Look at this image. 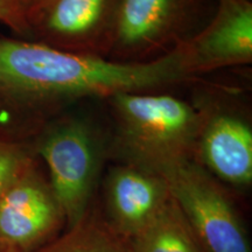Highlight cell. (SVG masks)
<instances>
[{
	"label": "cell",
	"mask_w": 252,
	"mask_h": 252,
	"mask_svg": "<svg viewBox=\"0 0 252 252\" xmlns=\"http://www.w3.org/2000/svg\"><path fill=\"white\" fill-rule=\"evenodd\" d=\"M193 80L180 46L151 61L127 63L0 37V98L50 118L82 99L160 91Z\"/></svg>",
	"instance_id": "1"
},
{
	"label": "cell",
	"mask_w": 252,
	"mask_h": 252,
	"mask_svg": "<svg viewBox=\"0 0 252 252\" xmlns=\"http://www.w3.org/2000/svg\"><path fill=\"white\" fill-rule=\"evenodd\" d=\"M113 118L109 151L124 163L160 174L193 159L200 113L195 103L160 91L106 97Z\"/></svg>",
	"instance_id": "2"
},
{
	"label": "cell",
	"mask_w": 252,
	"mask_h": 252,
	"mask_svg": "<svg viewBox=\"0 0 252 252\" xmlns=\"http://www.w3.org/2000/svg\"><path fill=\"white\" fill-rule=\"evenodd\" d=\"M109 144L98 126L80 115H59L42 126L36 150L69 228L89 212Z\"/></svg>",
	"instance_id": "3"
},
{
	"label": "cell",
	"mask_w": 252,
	"mask_h": 252,
	"mask_svg": "<svg viewBox=\"0 0 252 252\" xmlns=\"http://www.w3.org/2000/svg\"><path fill=\"white\" fill-rule=\"evenodd\" d=\"M206 0H116L108 59L147 62L187 40Z\"/></svg>",
	"instance_id": "4"
},
{
	"label": "cell",
	"mask_w": 252,
	"mask_h": 252,
	"mask_svg": "<svg viewBox=\"0 0 252 252\" xmlns=\"http://www.w3.org/2000/svg\"><path fill=\"white\" fill-rule=\"evenodd\" d=\"M173 200L206 252H251L247 232L226 189L193 159L160 173Z\"/></svg>",
	"instance_id": "5"
},
{
	"label": "cell",
	"mask_w": 252,
	"mask_h": 252,
	"mask_svg": "<svg viewBox=\"0 0 252 252\" xmlns=\"http://www.w3.org/2000/svg\"><path fill=\"white\" fill-rule=\"evenodd\" d=\"M200 122L193 160L234 187L252 182V125L247 113L220 98L196 100Z\"/></svg>",
	"instance_id": "6"
},
{
	"label": "cell",
	"mask_w": 252,
	"mask_h": 252,
	"mask_svg": "<svg viewBox=\"0 0 252 252\" xmlns=\"http://www.w3.org/2000/svg\"><path fill=\"white\" fill-rule=\"evenodd\" d=\"M116 0H45L27 13L40 43L108 59Z\"/></svg>",
	"instance_id": "7"
},
{
	"label": "cell",
	"mask_w": 252,
	"mask_h": 252,
	"mask_svg": "<svg viewBox=\"0 0 252 252\" xmlns=\"http://www.w3.org/2000/svg\"><path fill=\"white\" fill-rule=\"evenodd\" d=\"M63 220L49 182L32 165L0 194V251L25 252L36 247Z\"/></svg>",
	"instance_id": "8"
},
{
	"label": "cell",
	"mask_w": 252,
	"mask_h": 252,
	"mask_svg": "<svg viewBox=\"0 0 252 252\" xmlns=\"http://www.w3.org/2000/svg\"><path fill=\"white\" fill-rule=\"evenodd\" d=\"M185 67L191 77L252 62V4L250 0H223L196 35L181 42Z\"/></svg>",
	"instance_id": "9"
},
{
	"label": "cell",
	"mask_w": 252,
	"mask_h": 252,
	"mask_svg": "<svg viewBox=\"0 0 252 252\" xmlns=\"http://www.w3.org/2000/svg\"><path fill=\"white\" fill-rule=\"evenodd\" d=\"M104 195L108 223L126 241L150 225L172 198L161 175L127 163L110 171Z\"/></svg>",
	"instance_id": "10"
},
{
	"label": "cell",
	"mask_w": 252,
	"mask_h": 252,
	"mask_svg": "<svg viewBox=\"0 0 252 252\" xmlns=\"http://www.w3.org/2000/svg\"><path fill=\"white\" fill-rule=\"evenodd\" d=\"M128 247L131 252H202L173 197L150 225L130 239Z\"/></svg>",
	"instance_id": "11"
},
{
	"label": "cell",
	"mask_w": 252,
	"mask_h": 252,
	"mask_svg": "<svg viewBox=\"0 0 252 252\" xmlns=\"http://www.w3.org/2000/svg\"><path fill=\"white\" fill-rule=\"evenodd\" d=\"M40 252H131L126 239L108 222L88 212L68 232Z\"/></svg>",
	"instance_id": "12"
},
{
	"label": "cell",
	"mask_w": 252,
	"mask_h": 252,
	"mask_svg": "<svg viewBox=\"0 0 252 252\" xmlns=\"http://www.w3.org/2000/svg\"><path fill=\"white\" fill-rule=\"evenodd\" d=\"M32 165L33 160L23 145L0 135V194L4 193Z\"/></svg>",
	"instance_id": "13"
},
{
	"label": "cell",
	"mask_w": 252,
	"mask_h": 252,
	"mask_svg": "<svg viewBox=\"0 0 252 252\" xmlns=\"http://www.w3.org/2000/svg\"><path fill=\"white\" fill-rule=\"evenodd\" d=\"M0 23L18 34H30L26 11L17 0H0Z\"/></svg>",
	"instance_id": "14"
},
{
	"label": "cell",
	"mask_w": 252,
	"mask_h": 252,
	"mask_svg": "<svg viewBox=\"0 0 252 252\" xmlns=\"http://www.w3.org/2000/svg\"><path fill=\"white\" fill-rule=\"evenodd\" d=\"M17 1L23 6V8L26 11V14L28 12L32 11L33 8H35L36 6H39L40 4H42L45 0H17Z\"/></svg>",
	"instance_id": "15"
},
{
	"label": "cell",
	"mask_w": 252,
	"mask_h": 252,
	"mask_svg": "<svg viewBox=\"0 0 252 252\" xmlns=\"http://www.w3.org/2000/svg\"><path fill=\"white\" fill-rule=\"evenodd\" d=\"M216 1H217V2H219V1H223V0H216Z\"/></svg>",
	"instance_id": "16"
}]
</instances>
